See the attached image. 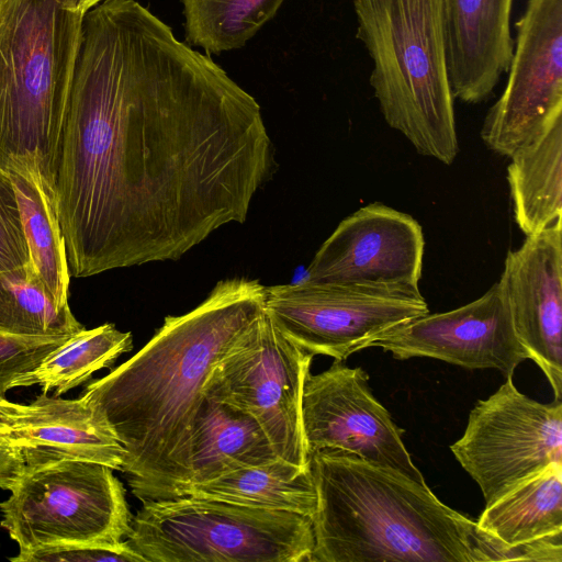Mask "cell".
<instances>
[{"mask_svg":"<svg viewBox=\"0 0 562 562\" xmlns=\"http://www.w3.org/2000/svg\"><path fill=\"white\" fill-rule=\"evenodd\" d=\"M273 166L259 103L134 0L82 20L55 176L70 277L176 260L244 223Z\"/></svg>","mask_w":562,"mask_h":562,"instance_id":"cell-1","label":"cell"},{"mask_svg":"<svg viewBox=\"0 0 562 562\" xmlns=\"http://www.w3.org/2000/svg\"><path fill=\"white\" fill-rule=\"evenodd\" d=\"M263 311L258 280H222L200 305L167 316L136 355L86 386L82 397L123 446L122 472L142 502L164 499L187 482L206 379Z\"/></svg>","mask_w":562,"mask_h":562,"instance_id":"cell-2","label":"cell"},{"mask_svg":"<svg viewBox=\"0 0 562 562\" xmlns=\"http://www.w3.org/2000/svg\"><path fill=\"white\" fill-rule=\"evenodd\" d=\"M317 503L311 562H484L487 536L426 483L353 453L308 454Z\"/></svg>","mask_w":562,"mask_h":562,"instance_id":"cell-3","label":"cell"},{"mask_svg":"<svg viewBox=\"0 0 562 562\" xmlns=\"http://www.w3.org/2000/svg\"><path fill=\"white\" fill-rule=\"evenodd\" d=\"M353 8L385 122L418 154L452 164L459 145L441 0H353Z\"/></svg>","mask_w":562,"mask_h":562,"instance_id":"cell-4","label":"cell"},{"mask_svg":"<svg viewBox=\"0 0 562 562\" xmlns=\"http://www.w3.org/2000/svg\"><path fill=\"white\" fill-rule=\"evenodd\" d=\"M85 13L72 0H0V168L37 155L55 184Z\"/></svg>","mask_w":562,"mask_h":562,"instance_id":"cell-5","label":"cell"},{"mask_svg":"<svg viewBox=\"0 0 562 562\" xmlns=\"http://www.w3.org/2000/svg\"><path fill=\"white\" fill-rule=\"evenodd\" d=\"M145 562H311L312 517L178 496L146 499L126 538Z\"/></svg>","mask_w":562,"mask_h":562,"instance_id":"cell-6","label":"cell"},{"mask_svg":"<svg viewBox=\"0 0 562 562\" xmlns=\"http://www.w3.org/2000/svg\"><path fill=\"white\" fill-rule=\"evenodd\" d=\"M10 491L0 503V525L19 553L68 544L119 547L132 530L125 490L101 463L64 459L24 465Z\"/></svg>","mask_w":562,"mask_h":562,"instance_id":"cell-7","label":"cell"},{"mask_svg":"<svg viewBox=\"0 0 562 562\" xmlns=\"http://www.w3.org/2000/svg\"><path fill=\"white\" fill-rule=\"evenodd\" d=\"M312 359L265 310L213 366L204 397L250 415L278 458L308 468L301 403Z\"/></svg>","mask_w":562,"mask_h":562,"instance_id":"cell-8","label":"cell"},{"mask_svg":"<svg viewBox=\"0 0 562 562\" xmlns=\"http://www.w3.org/2000/svg\"><path fill=\"white\" fill-rule=\"evenodd\" d=\"M506 381L471 409L463 436L450 446L488 505L552 462H562V401L543 404Z\"/></svg>","mask_w":562,"mask_h":562,"instance_id":"cell-9","label":"cell"},{"mask_svg":"<svg viewBox=\"0 0 562 562\" xmlns=\"http://www.w3.org/2000/svg\"><path fill=\"white\" fill-rule=\"evenodd\" d=\"M265 310L305 352L345 361L383 333L429 313L422 293L313 282L265 286Z\"/></svg>","mask_w":562,"mask_h":562,"instance_id":"cell-10","label":"cell"},{"mask_svg":"<svg viewBox=\"0 0 562 562\" xmlns=\"http://www.w3.org/2000/svg\"><path fill=\"white\" fill-rule=\"evenodd\" d=\"M515 27L508 79L481 130L506 157L562 117V0H528Z\"/></svg>","mask_w":562,"mask_h":562,"instance_id":"cell-11","label":"cell"},{"mask_svg":"<svg viewBox=\"0 0 562 562\" xmlns=\"http://www.w3.org/2000/svg\"><path fill=\"white\" fill-rule=\"evenodd\" d=\"M424 234L411 215L380 202L344 218L316 251L310 281L419 294Z\"/></svg>","mask_w":562,"mask_h":562,"instance_id":"cell-12","label":"cell"},{"mask_svg":"<svg viewBox=\"0 0 562 562\" xmlns=\"http://www.w3.org/2000/svg\"><path fill=\"white\" fill-rule=\"evenodd\" d=\"M301 416L307 454L344 450L426 483L403 442L404 430L373 396L361 368L334 360L325 371L310 372L303 386Z\"/></svg>","mask_w":562,"mask_h":562,"instance_id":"cell-13","label":"cell"},{"mask_svg":"<svg viewBox=\"0 0 562 562\" xmlns=\"http://www.w3.org/2000/svg\"><path fill=\"white\" fill-rule=\"evenodd\" d=\"M395 359L429 357L467 369H496L506 378L529 359L498 283L458 308L403 323L373 339Z\"/></svg>","mask_w":562,"mask_h":562,"instance_id":"cell-14","label":"cell"},{"mask_svg":"<svg viewBox=\"0 0 562 562\" xmlns=\"http://www.w3.org/2000/svg\"><path fill=\"white\" fill-rule=\"evenodd\" d=\"M562 224L527 236L507 252L498 283L516 336L562 401Z\"/></svg>","mask_w":562,"mask_h":562,"instance_id":"cell-15","label":"cell"},{"mask_svg":"<svg viewBox=\"0 0 562 562\" xmlns=\"http://www.w3.org/2000/svg\"><path fill=\"white\" fill-rule=\"evenodd\" d=\"M448 78L453 98L479 103L507 72L513 0H441Z\"/></svg>","mask_w":562,"mask_h":562,"instance_id":"cell-16","label":"cell"},{"mask_svg":"<svg viewBox=\"0 0 562 562\" xmlns=\"http://www.w3.org/2000/svg\"><path fill=\"white\" fill-rule=\"evenodd\" d=\"M0 439L21 451L25 465L69 459L122 471L125 459V450L103 415L82 396L64 400L42 393Z\"/></svg>","mask_w":562,"mask_h":562,"instance_id":"cell-17","label":"cell"},{"mask_svg":"<svg viewBox=\"0 0 562 562\" xmlns=\"http://www.w3.org/2000/svg\"><path fill=\"white\" fill-rule=\"evenodd\" d=\"M476 526L513 561L562 562V462H552L485 505Z\"/></svg>","mask_w":562,"mask_h":562,"instance_id":"cell-18","label":"cell"},{"mask_svg":"<svg viewBox=\"0 0 562 562\" xmlns=\"http://www.w3.org/2000/svg\"><path fill=\"white\" fill-rule=\"evenodd\" d=\"M12 182L31 266L60 307H69L70 273L57 211L55 184L37 155H16L3 168Z\"/></svg>","mask_w":562,"mask_h":562,"instance_id":"cell-19","label":"cell"},{"mask_svg":"<svg viewBox=\"0 0 562 562\" xmlns=\"http://www.w3.org/2000/svg\"><path fill=\"white\" fill-rule=\"evenodd\" d=\"M277 459L268 437L250 415L204 398L194 424L189 476L183 484L209 482Z\"/></svg>","mask_w":562,"mask_h":562,"instance_id":"cell-20","label":"cell"},{"mask_svg":"<svg viewBox=\"0 0 562 562\" xmlns=\"http://www.w3.org/2000/svg\"><path fill=\"white\" fill-rule=\"evenodd\" d=\"M191 496L312 517L317 496L310 468L281 459L228 472L204 483L181 484L166 498ZM165 499V498H164Z\"/></svg>","mask_w":562,"mask_h":562,"instance_id":"cell-21","label":"cell"},{"mask_svg":"<svg viewBox=\"0 0 562 562\" xmlns=\"http://www.w3.org/2000/svg\"><path fill=\"white\" fill-rule=\"evenodd\" d=\"M509 158L507 180L514 218L530 236L561 220L562 117Z\"/></svg>","mask_w":562,"mask_h":562,"instance_id":"cell-22","label":"cell"},{"mask_svg":"<svg viewBox=\"0 0 562 562\" xmlns=\"http://www.w3.org/2000/svg\"><path fill=\"white\" fill-rule=\"evenodd\" d=\"M132 348V334L119 330L113 324L83 328L22 375L14 387L37 384L43 393L54 391L59 396L88 381L94 372L110 368Z\"/></svg>","mask_w":562,"mask_h":562,"instance_id":"cell-23","label":"cell"},{"mask_svg":"<svg viewBox=\"0 0 562 562\" xmlns=\"http://www.w3.org/2000/svg\"><path fill=\"white\" fill-rule=\"evenodd\" d=\"M284 0H181L186 42L207 54L243 47Z\"/></svg>","mask_w":562,"mask_h":562,"instance_id":"cell-24","label":"cell"},{"mask_svg":"<svg viewBox=\"0 0 562 562\" xmlns=\"http://www.w3.org/2000/svg\"><path fill=\"white\" fill-rule=\"evenodd\" d=\"M85 327L57 305L32 266L0 273V331L19 336L74 335Z\"/></svg>","mask_w":562,"mask_h":562,"instance_id":"cell-25","label":"cell"},{"mask_svg":"<svg viewBox=\"0 0 562 562\" xmlns=\"http://www.w3.org/2000/svg\"><path fill=\"white\" fill-rule=\"evenodd\" d=\"M70 336H19L0 331V400Z\"/></svg>","mask_w":562,"mask_h":562,"instance_id":"cell-26","label":"cell"},{"mask_svg":"<svg viewBox=\"0 0 562 562\" xmlns=\"http://www.w3.org/2000/svg\"><path fill=\"white\" fill-rule=\"evenodd\" d=\"M30 265L16 195L8 172L0 168V273Z\"/></svg>","mask_w":562,"mask_h":562,"instance_id":"cell-27","label":"cell"},{"mask_svg":"<svg viewBox=\"0 0 562 562\" xmlns=\"http://www.w3.org/2000/svg\"><path fill=\"white\" fill-rule=\"evenodd\" d=\"M14 562H145L126 540L119 547L68 544L38 548L10 558Z\"/></svg>","mask_w":562,"mask_h":562,"instance_id":"cell-28","label":"cell"},{"mask_svg":"<svg viewBox=\"0 0 562 562\" xmlns=\"http://www.w3.org/2000/svg\"><path fill=\"white\" fill-rule=\"evenodd\" d=\"M24 465L21 451L7 440L0 439V488L10 491Z\"/></svg>","mask_w":562,"mask_h":562,"instance_id":"cell-29","label":"cell"},{"mask_svg":"<svg viewBox=\"0 0 562 562\" xmlns=\"http://www.w3.org/2000/svg\"><path fill=\"white\" fill-rule=\"evenodd\" d=\"M27 408L29 405L0 400V436L14 428Z\"/></svg>","mask_w":562,"mask_h":562,"instance_id":"cell-30","label":"cell"},{"mask_svg":"<svg viewBox=\"0 0 562 562\" xmlns=\"http://www.w3.org/2000/svg\"><path fill=\"white\" fill-rule=\"evenodd\" d=\"M76 10L86 13L88 10L99 4L104 0H72Z\"/></svg>","mask_w":562,"mask_h":562,"instance_id":"cell-31","label":"cell"}]
</instances>
